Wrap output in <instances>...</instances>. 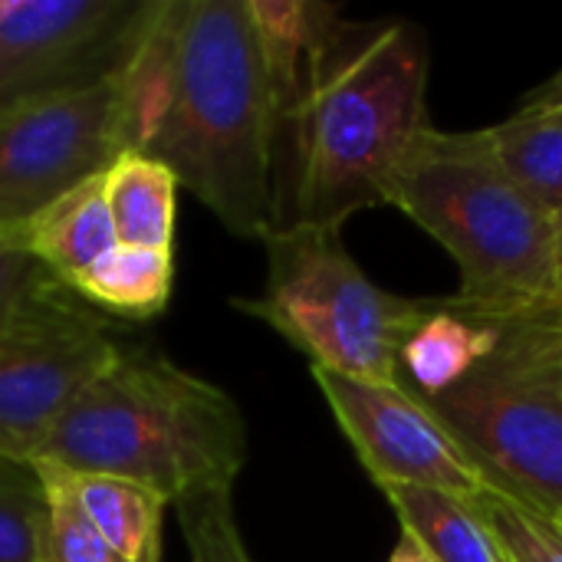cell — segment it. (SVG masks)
<instances>
[{
	"instance_id": "7",
	"label": "cell",
	"mask_w": 562,
	"mask_h": 562,
	"mask_svg": "<svg viewBox=\"0 0 562 562\" xmlns=\"http://www.w3.org/2000/svg\"><path fill=\"white\" fill-rule=\"evenodd\" d=\"M119 346L109 323L56 277L26 290L0 316V454L36 461Z\"/></svg>"
},
{
	"instance_id": "29",
	"label": "cell",
	"mask_w": 562,
	"mask_h": 562,
	"mask_svg": "<svg viewBox=\"0 0 562 562\" xmlns=\"http://www.w3.org/2000/svg\"><path fill=\"white\" fill-rule=\"evenodd\" d=\"M560 319H562V293H560Z\"/></svg>"
},
{
	"instance_id": "16",
	"label": "cell",
	"mask_w": 562,
	"mask_h": 562,
	"mask_svg": "<svg viewBox=\"0 0 562 562\" xmlns=\"http://www.w3.org/2000/svg\"><path fill=\"white\" fill-rule=\"evenodd\" d=\"M79 300L92 310L122 316V319H155L165 313L175 290V250L148 247H112L102 260L66 280Z\"/></svg>"
},
{
	"instance_id": "12",
	"label": "cell",
	"mask_w": 562,
	"mask_h": 562,
	"mask_svg": "<svg viewBox=\"0 0 562 562\" xmlns=\"http://www.w3.org/2000/svg\"><path fill=\"white\" fill-rule=\"evenodd\" d=\"M389 507L431 562H517L474 501L431 487H382Z\"/></svg>"
},
{
	"instance_id": "13",
	"label": "cell",
	"mask_w": 562,
	"mask_h": 562,
	"mask_svg": "<svg viewBox=\"0 0 562 562\" xmlns=\"http://www.w3.org/2000/svg\"><path fill=\"white\" fill-rule=\"evenodd\" d=\"M23 247L59 280H72L95 260H102L112 247H119L112 214L105 204L102 175L76 184L53 204H46L33 221L20 231Z\"/></svg>"
},
{
	"instance_id": "21",
	"label": "cell",
	"mask_w": 562,
	"mask_h": 562,
	"mask_svg": "<svg viewBox=\"0 0 562 562\" xmlns=\"http://www.w3.org/2000/svg\"><path fill=\"white\" fill-rule=\"evenodd\" d=\"M517 562H562V520L501 491L474 501Z\"/></svg>"
},
{
	"instance_id": "20",
	"label": "cell",
	"mask_w": 562,
	"mask_h": 562,
	"mask_svg": "<svg viewBox=\"0 0 562 562\" xmlns=\"http://www.w3.org/2000/svg\"><path fill=\"white\" fill-rule=\"evenodd\" d=\"M175 510L191 562H254L234 517V491H207Z\"/></svg>"
},
{
	"instance_id": "28",
	"label": "cell",
	"mask_w": 562,
	"mask_h": 562,
	"mask_svg": "<svg viewBox=\"0 0 562 562\" xmlns=\"http://www.w3.org/2000/svg\"><path fill=\"white\" fill-rule=\"evenodd\" d=\"M3 7H7V0H0V16H3Z\"/></svg>"
},
{
	"instance_id": "25",
	"label": "cell",
	"mask_w": 562,
	"mask_h": 562,
	"mask_svg": "<svg viewBox=\"0 0 562 562\" xmlns=\"http://www.w3.org/2000/svg\"><path fill=\"white\" fill-rule=\"evenodd\" d=\"M553 356H557V362L562 366V319L553 323Z\"/></svg>"
},
{
	"instance_id": "2",
	"label": "cell",
	"mask_w": 562,
	"mask_h": 562,
	"mask_svg": "<svg viewBox=\"0 0 562 562\" xmlns=\"http://www.w3.org/2000/svg\"><path fill=\"white\" fill-rule=\"evenodd\" d=\"M428 40L415 23H342L303 102L277 132L280 227H342L389 204L428 128Z\"/></svg>"
},
{
	"instance_id": "5",
	"label": "cell",
	"mask_w": 562,
	"mask_h": 562,
	"mask_svg": "<svg viewBox=\"0 0 562 562\" xmlns=\"http://www.w3.org/2000/svg\"><path fill=\"white\" fill-rule=\"evenodd\" d=\"M267 283L234 306L326 369L366 382H398V356L435 300H408L366 277L342 244V227L296 224L270 234Z\"/></svg>"
},
{
	"instance_id": "22",
	"label": "cell",
	"mask_w": 562,
	"mask_h": 562,
	"mask_svg": "<svg viewBox=\"0 0 562 562\" xmlns=\"http://www.w3.org/2000/svg\"><path fill=\"white\" fill-rule=\"evenodd\" d=\"M46 277L53 273L23 247V240L0 244V316Z\"/></svg>"
},
{
	"instance_id": "1",
	"label": "cell",
	"mask_w": 562,
	"mask_h": 562,
	"mask_svg": "<svg viewBox=\"0 0 562 562\" xmlns=\"http://www.w3.org/2000/svg\"><path fill=\"white\" fill-rule=\"evenodd\" d=\"M138 151L234 237L277 234V99L250 0H161L128 66Z\"/></svg>"
},
{
	"instance_id": "11",
	"label": "cell",
	"mask_w": 562,
	"mask_h": 562,
	"mask_svg": "<svg viewBox=\"0 0 562 562\" xmlns=\"http://www.w3.org/2000/svg\"><path fill=\"white\" fill-rule=\"evenodd\" d=\"M501 342V323L464 313L454 300H435L398 356V382L415 395H438L474 372Z\"/></svg>"
},
{
	"instance_id": "19",
	"label": "cell",
	"mask_w": 562,
	"mask_h": 562,
	"mask_svg": "<svg viewBox=\"0 0 562 562\" xmlns=\"http://www.w3.org/2000/svg\"><path fill=\"white\" fill-rule=\"evenodd\" d=\"M33 464L40 468V477H43L46 497H49L43 562H122L86 520L63 468L46 464V461H33Z\"/></svg>"
},
{
	"instance_id": "17",
	"label": "cell",
	"mask_w": 562,
	"mask_h": 562,
	"mask_svg": "<svg viewBox=\"0 0 562 562\" xmlns=\"http://www.w3.org/2000/svg\"><path fill=\"white\" fill-rule=\"evenodd\" d=\"M484 135L507 175L562 227V105H524Z\"/></svg>"
},
{
	"instance_id": "3",
	"label": "cell",
	"mask_w": 562,
	"mask_h": 562,
	"mask_svg": "<svg viewBox=\"0 0 562 562\" xmlns=\"http://www.w3.org/2000/svg\"><path fill=\"white\" fill-rule=\"evenodd\" d=\"M36 461L122 477L178 507L207 491H234L247 464V422L221 385L161 349L122 342L56 422Z\"/></svg>"
},
{
	"instance_id": "18",
	"label": "cell",
	"mask_w": 562,
	"mask_h": 562,
	"mask_svg": "<svg viewBox=\"0 0 562 562\" xmlns=\"http://www.w3.org/2000/svg\"><path fill=\"white\" fill-rule=\"evenodd\" d=\"M49 497L40 468L0 454V562H43Z\"/></svg>"
},
{
	"instance_id": "26",
	"label": "cell",
	"mask_w": 562,
	"mask_h": 562,
	"mask_svg": "<svg viewBox=\"0 0 562 562\" xmlns=\"http://www.w3.org/2000/svg\"><path fill=\"white\" fill-rule=\"evenodd\" d=\"M10 240H23L20 231H0V244H10Z\"/></svg>"
},
{
	"instance_id": "24",
	"label": "cell",
	"mask_w": 562,
	"mask_h": 562,
	"mask_svg": "<svg viewBox=\"0 0 562 562\" xmlns=\"http://www.w3.org/2000/svg\"><path fill=\"white\" fill-rule=\"evenodd\" d=\"M389 562H431V560H428V557H425L412 540H405V537H402V543L395 547V553H392V560Z\"/></svg>"
},
{
	"instance_id": "8",
	"label": "cell",
	"mask_w": 562,
	"mask_h": 562,
	"mask_svg": "<svg viewBox=\"0 0 562 562\" xmlns=\"http://www.w3.org/2000/svg\"><path fill=\"white\" fill-rule=\"evenodd\" d=\"M138 151L128 69L92 89L33 102L0 119V231H23L46 204Z\"/></svg>"
},
{
	"instance_id": "10",
	"label": "cell",
	"mask_w": 562,
	"mask_h": 562,
	"mask_svg": "<svg viewBox=\"0 0 562 562\" xmlns=\"http://www.w3.org/2000/svg\"><path fill=\"white\" fill-rule=\"evenodd\" d=\"M333 418L375 487H431L481 501L491 484L445 422L402 382H366L310 369Z\"/></svg>"
},
{
	"instance_id": "23",
	"label": "cell",
	"mask_w": 562,
	"mask_h": 562,
	"mask_svg": "<svg viewBox=\"0 0 562 562\" xmlns=\"http://www.w3.org/2000/svg\"><path fill=\"white\" fill-rule=\"evenodd\" d=\"M524 105H562V69L547 86H540Z\"/></svg>"
},
{
	"instance_id": "9",
	"label": "cell",
	"mask_w": 562,
	"mask_h": 562,
	"mask_svg": "<svg viewBox=\"0 0 562 562\" xmlns=\"http://www.w3.org/2000/svg\"><path fill=\"white\" fill-rule=\"evenodd\" d=\"M161 0H7L0 16V119L122 76L155 30Z\"/></svg>"
},
{
	"instance_id": "14",
	"label": "cell",
	"mask_w": 562,
	"mask_h": 562,
	"mask_svg": "<svg viewBox=\"0 0 562 562\" xmlns=\"http://www.w3.org/2000/svg\"><path fill=\"white\" fill-rule=\"evenodd\" d=\"M63 474L86 520L119 560L161 562L168 504L155 491L109 474H79L66 468Z\"/></svg>"
},
{
	"instance_id": "4",
	"label": "cell",
	"mask_w": 562,
	"mask_h": 562,
	"mask_svg": "<svg viewBox=\"0 0 562 562\" xmlns=\"http://www.w3.org/2000/svg\"><path fill=\"white\" fill-rule=\"evenodd\" d=\"M389 204L458 263L464 313L507 323L560 313V224L507 175L484 128H425L389 184Z\"/></svg>"
},
{
	"instance_id": "15",
	"label": "cell",
	"mask_w": 562,
	"mask_h": 562,
	"mask_svg": "<svg viewBox=\"0 0 562 562\" xmlns=\"http://www.w3.org/2000/svg\"><path fill=\"white\" fill-rule=\"evenodd\" d=\"M102 188L119 244L175 250L181 184L168 165L142 151H125L102 171Z\"/></svg>"
},
{
	"instance_id": "6",
	"label": "cell",
	"mask_w": 562,
	"mask_h": 562,
	"mask_svg": "<svg viewBox=\"0 0 562 562\" xmlns=\"http://www.w3.org/2000/svg\"><path fill=\"white\" fill-rule=\"evenodd\" d=\"M550 316L501 323L497 349L468 379L418 395L461 441L487 484L562 520V366ZM412 392V389H408Z\"/></svg>"
},
{
	"instance_id": "27",
	"label": "cell",
	"mask_w": 562,
	"mask_h": 562,
	"mask_svg": "<svg viewBox=\"0 0 562 562\" xmlns=\"http://www.w3.org/2000/svg\"><path fill=\"white\" fill-rule=\"evenodd\" d=\"M560 280H562V227H560Z\"/></svg>"
}]
</instances>
